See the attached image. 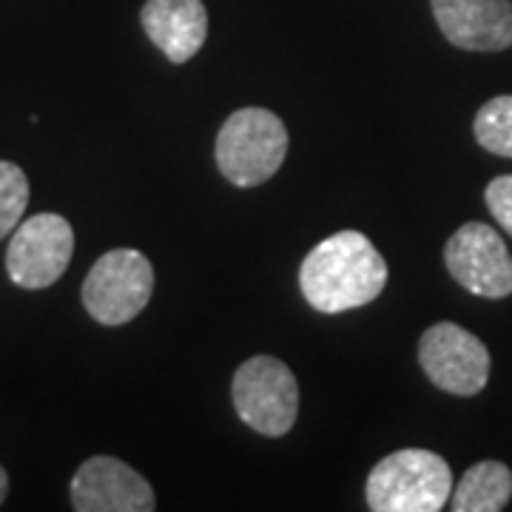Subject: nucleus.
Instances as JSON below:
<instances>
[{"mask_svg": "<svg viewBox=\"0 0 512 512\" xmlns=\"http://www.w3.org/2000/svg\"><path fill=\"white\" fill-rule=\"evenodd\" d=\"M6 493H9V476H6V470L0 467V504H3Z\"/></svg>", "mask_w": 512, "mask_h": 512, "instance_id": "nucleus-16", "label": "nucleus"}, {"mask_svg": "<svg viewBox=\"0 0 512 512\" xmlns=\"http://www.w3.org/2000/svg\"><path fill=\"white\" fill-rule=\"evenodd\" d=\"M387 285V262L362 231H339L302 259L299 288L313 311L345 313L370 305Z\"/></svg>", "mask_w": 512, "mask_h": 512, "instance_id": "nucleus-1", "label": "nucleus"}, {"mask_svg": "<svg viewBox=\"0 0 512 512\" xmlns=\"http://www.w3.org/2000/svg\"><path fill=\"white\" fill-rule=\"evenodd\" d=\"M74 254V231L60 214H37L20 222L6 251L9 279L26 291H43L66 274Z\"/></svg>", "mask_w": 512, "mask_h": 512, "instance_id": "nucleus-7", "label": "nucleus"}, {"mask_svg": "<svg viewBox=\"0 0 512 512\" xmlns=\"http://www.w3.org/2000/svg\"><path fill=\"white\" fill-rule=\"evenodd\" d=\"M419 365L444 393L476 396L490 382V350L456 322H439L421 333Z\"/></svg>", "mask_w": 512, "mask_h": 512, "instance_id": "nucleus-6", "label": "nucleus"}, {"mask_svg": "<svg viewBox=\"0 0 512 512\" xmlns=\"http://www.w3.org/2000/svg\"><path fill=\"white\" fill-rule=\"evenodd\" d=\"M154 293V265L134 248H114L92 265L83 282V305L100 325H126L146 311Z\"/></svg>", "mask_w": 512, "mask_h": 512, "instance_id": "nucleus-5", "label": "nucleus"}, {"mask_svg": "<svg viewBox=\"0 0 512 512\" xmlns=\"http://www.w3.org/2000/svg\"><path fill=\"white\" fill-rule=\"evenodd\" d=\"M26 205H29V180L23 168L9 160H0V239L9 237L18 228Z\"/></svg>", "mask_w": 512, "mask_h": 512, "instance_id": "nucleus-14", "label": "nucleus"}, {"mask_svg": "<svg viewBox=\"0 0 512 512\" xmlns=\"http://www.w3.org/2000/svg\"><path fill=\"white\" fill-rule=\"evenodd\" d=\"M473 134L484 151L512 160V94H498L478 109Z\"/></svg>", "mask_w": 512, "mask_h": 512, "instance_id": "nucleus-13", "label": "nucleus"}, {"mask_svg": "<svg viewBox=\"0 0 512 512\" xmlns=\"http://www.w3.org/2000/svg\"><path fill=\"white\" fill-rule=\"evenodd\" d=\"M231 399L239 419L271 439L291 433L299 416L296 376L276 356H254L242 362L231 382Z\"/></svg>", "mask_w": 512, "mask_h": 512, "instance_id": "nucleus-4", "label": "nucleus"}, {"mask_svg": "<svg viewBox=\"0 0 512 512\" xmlns=\"http://www.w3.org/2000/svg\"><path fill=\"white\" fill-rule=\"evenodd\" d=\"M69 493L77 512H151L157 507L146 478L114 456H92L83 461Z\"/></svg>", "mask_w": 512, "mask_h": 512, "instance_id": "nucleus-9", "label": "nucleus"}, {"mask_svg": "<svg viewBox=\"0 0 512 512\" xmlns=\"http://www.w3.org/2000/svg\"><path fill=\"white\" fill-rule=\"evenodd\" d=\"M512 498V470L504 461L473 464L450 495L456 512H501Z\"/></svg>", "mask_w": 512, "mask_h": 512, "instance_id": "nucleus-12", "label": "nucleus"}, {"mask_svg": "<svg viewBox=\"0 0 512 512\" xmlns=\"http://www.w3.org/2000/svg\"><path fill=\"white\" fill-rule=\"evenodd\" d=\"M450 464L421 447L384 456L367 476L365 498L373 512H439L450 504Z\"/></svg>", "mask_w": 512, "mask_h": 512, "instance_id": "nucleus-2", "label": "nucleus"}, {"mask_svg": "<svg viewBox=\"0 0 512 512\" xmlns=\"http://www.w3.org/2000/svg\"><path fill=\"white\" fill-rule=\"evenodd\" d=\"M444 265L464 291L484 299L512 293V256L501 234L484 222L461 225L444 245Z\"/></svg>", "mask_w": 512, "mask_h": 512, "instance_id": "nucleus-8", "label": "nucleus"}, {"mask_svg": "<svg viewBox=\"0 0 512 512\" xmlns=\"http://www.w3.org/2000/svg\"><path fill=\"white\" fill-rule=\"evenodd\" d=\"M441 35L464 52H504L512 46L510 0H430Z\"/></svg>", "mask_w": 512, "mask_h": 512, "instance_id": "nucleus-10", "label": "nucleus"}, {"mask_svg": "<svg viewBox=\"0 0 512 512\" xmlns=\"http://www.w3.org/2000/svg\"><path fill=\"white\" fill-rule=\"evenodd\" d=\"M288 157V128L274 111H234L217 137V168L228 183L254 188L268 183Z\"/></svg>", "mask_w": 512, "mask_h": 512, "instance_id": "nucleus-3", "label": "nucleus"}, {"mask_svg": "<svg viewBox=\"0 0 512 512\" xmlns=\"http://www.w3.org/2000/svg\"><path fill=\"white\" fill-rule=\"evenodd\" d=\"M484 202L493 220L512 237V174H501L484 188Z\"/></svg>", "mask_w": 512, "mask_h": 512, "instance_id": "nucleus-15", "label": "nucleus"}, {"mask_svg": "<svg viewBox=\"0 0 512 512\" xmlns=\"http://www.w3.org/2000/svg\"><path fill=\"white\" fill-rule=\"evenodd\" d=\"M143 29L171 63H188L208 37V9L202 0H146Z\"/></svg>", "mask_w": 512, "mask_h": 512, "instance_id": "nucleus-11", "label": "nucleus"}]
</instances>
